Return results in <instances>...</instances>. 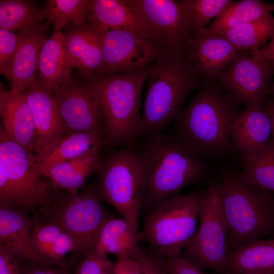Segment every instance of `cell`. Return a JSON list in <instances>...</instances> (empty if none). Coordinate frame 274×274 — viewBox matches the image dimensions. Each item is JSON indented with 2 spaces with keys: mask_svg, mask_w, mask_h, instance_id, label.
Here are the masks:
<instances>
[{
  "mask_svg": "<svg viewBox=\"0 0 274 274\" xmlns=\"http://www.w3.org/2000/svg\"><path fill=\"white\" fill-rule=\"evenodd\" d=\"M140 167L142 207L153 210L203 176V158L175 135L145 136L134 150Z\"/></svg>",
  "mask_w": 274,
  "mask_h": 274,
  "instance_id": "cell-1",
  "label": "cell"
},
{
  "mask_svg": "<svg viewBox=\"0 0 274 274\" xmlns=\"http://www.w3.org/2000/svg\"><path fill=\"white\" fill-rule=\"evenodd\" d=\"M239 104L216 81H206L175 119V136L201 157L226 152Z\"/></svg>",
  "mask_w": 274,
  "mask_h": 274,
  "instance_id": "cell-2",
  "label": "cell"
},
{
  "mask_svg": "<svg viewBox=\"0 0 274 274\" xmlns=\"http://www.w3.org/2000/svg\"><path fill=\"white\" fill-rule=\"evenodd\" d=\"M149 65L130 73L96 76L84 80L100 111L105 145L132 147L141 136L140 101Z\"/></svg>",
  "mask_w": 274,
  "mask_h": 274,
  "instance_id": "cell-3",
  "label": "cell"
},
{
  "mask_svg": "<svg viewBox=\"0 0 274 274\" xmlns=\"http://www.w3.org/2000/svg\"><path fill=\"white\" fill-rule=\"evenodd\" d=\"M183 56L166 52L151 65L141 116V136L158 132L175 120L187 96L205 82Z\"/></svg>",
  "mask_w": 274,
  "mask_h": 274,
  "instance_id": "cell-4",
  "label": "cell"
},
{
  "mask_svg": "<svg viewBox=\"0 0 274 274\" xmlns=\"http://www.w3.org/2000/svg\"><path fill=\"white\" fill-rule=\"evenodd\" d=\"M228 248L274 236V194L227 176L218 184Z\"/></svg>",
  "mask_w": 274,
  "mask_h": 274,
  "instance_id": "cell-5",
  "label": "cell"
},
{
  "mask_svg": "<svg viewBox=\"0 0 274 274\" xmlns=\"http://www.w3.org/2000/svg\"><path fill=\"white\" fill-rule=\"evenodd\" d=\"M101 201L96 184H90L77 192L57 189L52 202L39 210L45 221L56 224L72 237L74 261L94 252L105 224L114 217Z\"/></svg>",
  "mask_w": 274,
  "mask_h": 274,
  "instance_id": "cell-6",
  "label": "cell"
},
{
  "mask_svg": "<svg viewBox=\"0 0 274 274\" xmlns=\"http://www.w3.org/2000/svg\"><path fill=\"white\" fill-rule=\"evenodd\" d=\"M35 155L13 141L0 127V206L35 212L49 206L57 189L34 168Z\"/></svg>",
  "mask_w": 274,
  "mask_h": 274,
  "instance_id": "cell-7",
  "label": "cell"
},
{
  "mask_svg": "<svg viewBox=\"0 0 274 274\" xmlns=\"http://www.w3.org/2000/svg\"><path fill=\"white\" fill-rule=\"evenodd\" d=\"M202 194H177L166 199L145 218L139 242L165 259L179 255L196 230Z\"/></svg>",
  "mask_w": 274,
  "mask_h": 274,
  "instance_id": "cell-8",
  "label": "cell"
},
{
  "mask_svg": "<svg viewBox=\"0 0 274 274\" xmlns=\"http://www.w3.org/2000/svg\"><path fill=\"white\" fill-rule=\"evenodd\" d=\"M97 173L96 187L101 201L111 205L123 218L139 227L142 207L141 176L132 147L114 150L101 158Z\"/></svg>",
  "mask_w": 274,
  "mask_h": 274,
  "instance_id": "cell-9",
  "label": "cell"
},
{
  "mask_svg": "<svg viewBox=\"0 0 274 274\" xmlns=\"http://www.w3.org/2000/svg\"><path fill=\"white\" fill-rule=\"evenodd\" d=\"M227 237L218 184L213 183L203 192L196 230L179 256L200 270L228 274Z\"/></svg>",
  "mask_w": 274,
  "mask_h": 274,
  "instance_id": "cell-10",
  "label": "cell"
},
{
  "mask_svg": "<svg viewBox=\"0 0 274 274\" xmlns=\"http://www.w3.org/2000/svg\"><path fill=\"white\" fill-rule=\"evenodd\" d=\"M100 39L102 58L100 76L138 71L168 52L155 40L128 30L110 29Z\"/></svg>",
  "mask_w": 274,
  "mask_h": 274,
  "instance_id": "cell-11",
  "label": "cell"
},
{
  "mask_svg": "<svg viewBox=\"0 0 274 274\" xmlns=\"http://www.w3.org/2000/svg\"><path fill=\"white\" fill-rule=\"evenodd\" d=\"M271 62L238 51L216 82L239 105L262 104L273 80Z\"/></svg>",
  "mask_w": 274,
  "mask_h": 274,
  "instance_id": "cell-12",
  "label": "cell"
},
{
  "mask_svg": "<svg viewBox=\"0 0 274 274\" xmlns=\"http://www.w3.org/2000/svg\"><path fill=\"white\" fill-rule=\"evenodd\" d=\"M128 2L148 26L153 39L168 53L183 56L192 33L180 0Z\"/></svg>",
  "mask_w": 274,
  "mask_h": 274,
  "instance_id": "cell-13",
  "label": "cell"
},
{
  "mask_svg": "<svg viewBox=\"0 0 274 274\" xmlns=\"http://www.w3.org/2000/svg\"><path fill=\"white\" fill-rule=\"evenodd\" d=\"M52 93L66 135L92 132L104 136L100 110L84 80L72 75Z\"/></svg>",
  "mask_w": 274,
  "mask_h": 274,
  "instance_id": "cell-14",
  "label": "cell"
},
{
  "mask_svg": "<svg viewBox=\"0 0 274 274\" xmlns=\"http://www.w3.org/2000/svg\"><path fill=\"white\" fill-rule=\"evenodd\" d=\"M237 52L224 37L206 27L192 33L183 57L204 80L216 81Z\"/></svg>",
  "mask_w": 274,
  "mask_h": 274,
  "instance_id": "cell-15",
  "label": "cell"
},
{
  "mask_svg": "<svg viewBox=\"0 0 274 274\" xmlns=\"http://www.w3.org/2000/svg\"><path fill=\"white\" fill-rule=\"evenodd\" d=\"M49 24L19 31L20 40L14 56L4 74L13 93L23 92L36 80L42 47L46 40Z\"/></svg>",
  "mask_w": 274,
  "mask_h": 274,
  "instance_id": "cell-16",
  "label": "cell"
},
{
  "mask_svg": "<svg viewBox=\"0 0 274 274\" xmlns=\"http://www.w3.org/2000/svg\"><path fill=\"white\" fill-rule=\"evenodd\" d=\"M23 93L33 116L36 154L66 135V130L51 92L42 88L35 81Z\"/></svg>",
  "mask_w": 274,
  "mask_h": 274,
  "instance_id": "cell-17",
  "label": "cell"
},
{
  "mask_svg": "<svg viewBox=\"0 0 274 274\" xmlns=\"http://www.w3.org/2000/svg\"><path fill=\"white\" fill-rule=\"evenodd\" d=\"M36 221L27 211L0 206V246L20 261L53 264L43 259L32 245L31 232Z\"/></svg>",
  "mask_w": 274,
  "mask_h": 274,
  "instance_id": "cell-18",
  "label": "cell"
},
{
  "mask_svg": "<svg viewBox=\"0 0 274 274\" xmlns=\"http://www.w3.org/2000/svg\"><path fill=\"white\" fill-rule=\"evenodd\" d=\"M0 114L1 125L8 136L27 152L33 154L36 128L31 110L23 92L6 90L1 83Z\"/></svg>",
  "mask_w": 274,
  "mask_h": 274,
  "instance_id": "cell-19",
  "label": "cell"
},
{
  "mask_svg": "<svg viewBox=\"0 0 274 274\" xmlns=\"http://www.w3.org/2000/svg\"><path fill=\"white\" fill-rule=\"evenodd\" d=\"M62 32L66 48L76 76L84 80L100 76L102 50L100 37L88 25H67Z\"/></svg>",
  "mask_w": 274,
  "mask_h": 274,
  "instance_id": "cell-20",
  "label": "cell"
},
{
  "mask_svg": "<svg viewBox=\"0 0 274 274\" xmlns=\"http://www.w3.org/2000/svg\"><path fill=\"white\" fill-rule=\"evenodd\" d=\"M87 25L99 37L110 29H123L153 39L148 26L128 0H93Z\"/></svg>",
  "mask_w": 274,
  "mask_h": 274,
  "instance_id": "cell-21",
  "label": "cell"
},
{
  "mask_svg": "<svg viewBox=\"0 0 274 274\" xmlns=\"http://www.w3.org/2000/svg\"><path fill=\"white\" fill-rule=\"evenodd\" d=\"M231 136L242 156L260 149L273 138L271 121L262 104L246 107L237 113L232 124Z\"/></svg>",
  "mask_w": 274,
  "mask_h": 274,
  "instance_id": "cell-22",
  "label": "cell"
},
{
  "mask_svg": "<svg viewBox=\"0 0 274 274\" xmlns=\"http://www.w3.org/2000/svg\"><path fill=\"white\" fill-rule=\"evenodd\" d=\"M73 67L62 32L54 30L42 47L36 81L42 88L52 92L67 81Z\"/></svg>",
  "mask_w": 274,
  "mask_h": 274,
  "instance_id": "cell-23",
  "label": "cell"
},
{
  "mask_svg": "<svg viewBox=\"0 0 274 274\" xmlns=\"http://www.w3.org/2000/svg\"><path fill=\"white\" fill-rule=\"evenodd\" d=\"M102 146H96L82 154L59 163L45 174L54 188L77 192L85 186L87 179L97 173L101 163Z\"/></svg>",
  "mask_w": 274,
  "mask_h": 274,
  "instance_id": "cell-24",
  "label": "cell"
},
{
  "mask_svg": "<svg viewBox=\"0 0 274 274\" xmlns=\"http://www.w3.org/2000/svg\"><path fill=\"white\" fill-rule=\"evenodd\" d=\"M105 145L104 136L92 132L69 134L35 154V169L42 176L53 166L77 157L93 147Z\"/></svg>",
  "mask_w": 274,
  "mask_h": 274,
  "instance_id": "cell-25",
  "label": "cell"
},
{
  "mask_svg": "<svg viewBox=\"0 0 274 274\" xmlns=\"http://www.w3.org/2000/svg\"><path fill=\"white\" fill-rule=\"evenodd\" d=\"M138 227L126 218H111L101 230L94 252L126 255L137 260L143 251L139 245Z\"/></svg>",
  "mask_w": 274,
  "mask_h": 274,
  "instance_id": "cell-26",
  "label": "cell"
},
{
  "mask_svg": "<svg viewBox=\"0 0 274 274\" xmlns=\"http://www.w3.org/2000/svg\"><path fill=\"white\" fill-rule=\"evenodd\" d=\"M228 273L274 270V238L260 239L248 245L228 248Z\"/></svg>",
  "mask_w": 274,
  "mask_h": 274,
  "instance_id": "cell-27",
  "label": "cell"
},
{
  "mask_svg": "<svg viewBox=\"0 0 274 274\" xmlns=\"http://www.w3.org/2000/svg\"><path fill=\"white\" fill-rule=\"evenodd\" d=\"M235 176L245 183L274 194V138L260 149L242 156V169Z\"/></svg>",
  "mask_w": 274,
  "mask_h": 274,
  "instance_id": "cell-28",
  "label": "cell"
},
{
  "mask_svg": "<svg viewBox=\"0 0 274 274\" xmlns=\"http://www.w3.org/2000/svg\"><path fill=\"white\" fill-rule=\"evenodd\" d=\"M238 51H254L264 47L274 35L272 14L248 22L219 33Z\"/></svg>",
  "mask_w": 274,
  "mask_h": 274,
  "instance_id": "cell-29",
  "label": "cell"
},
{
  "mask_svg": "<svg viewBox=\"0 0 274 274\" xmlns=\"http://www.w3.org/2000/svg\"><path fill=\"white\" fill-rule=\"evenodd\" d=\"M272 12H274V3L261 0L233 1L207 28L212 32L220 33L240 24L259 19Z\"/></svg>",
  "mask_w": 274,
  "mask_h": 274,
  "instance_id": "cell-30",
  "label": "cell"
},
{
  "mask_svg": "<svg viewBox=\"0 0 274 274\" xmlns=\"http://www.w3.org/2000/svg\"><path fill=\"white\" fill-rule=\"evenodd\" d=\"M45 18V10L35 1H0V28L19 31L37 26Z\"/></svg>",
  "mask_w": 274,
  "mask_h": 274,
  "instance_id": "cell-31",
  "label": "cell"
},
{
  "mask_svg": "<svg viewBox=\"0 0 274 274\" xmlns=\"http://www.w3.org/2000/svg\"><path fill=\"white\" fill-rule=\"evenodd\" d=\"M93 0H47L44 9L47 22L54 30L61 31L67 25H87L91 16Z\"/></svg>",
  "mask_w": 274,
  "mask_h": 274,
  "instance_id": "cell-32",
  "label": "cell"
},
{
  "mask_svg": "<svg viewBox=\"0 0 274 274\" xmlns=\"http://www.w3.org/2000/svg\"><path fill=\"white\" fill-rule=\"evenodd\" d=\"M232 0H180L193 33L207 27L232 3Z\"/></svg>",
  "mask_w": 274,
  "mask_h": 274,
  "instance_id": "cell-33",
  "label": "cell"
},
{
  "mask_svg": "<svg viewBox=\"0 0 274 274\" xmlns=\"http://www.w3.org/2000/svg\"><path fill=\"white\" fill-rule=\"evenodd\" d=\"M62 231L58 226L52 222L45 221L40 224L37 220L30 238L34 249L43 259H44L50 247Z\"/></svg>",
  "mask_w": 274,
  "mask_h": 274,
  "instance_id": "cell-34",
  "label": "cell"
},
{
  "mask_svg": "<svg viewBox=\"0 0 274 274\" xmlns=\"http://www.w3.org/2000/svg\"><path fill=\"white\" fill-rule=\"evenodd\" d=\"M78 261L75 274H113L115 263L106 255L93 252Z\"/></svg>",
  "mask_w": 274,
  "mask_h": 274,
  "instance_id": "cell-35",
  "label": "cell"
},
{
  "mask_svg": "<svg viewBox=\"0 0 274 274\" xmlns=\"http://www.w3.org/2000/svg\"><path fill=\"white\" fill-rule=\"evenodd\" d=\"M75 250V243L72 237L62 231L51 245L44 259L49 262L61 266H67L66 255Z\"/></svg>",
  "mask_w": 274,
  "mask_h": 274,
  "instance_id": "cell-36",
  "label": "cell"
},
{
  "mask_svg": "<svg viewBox=\"0 0 274 274\" xmlns=\"http://www.w3.org/2000/svg\"><path fill=\"white\" fill-rule=\"evenodd\" d=\"M20 36L18 32L0 28V73L4 75L17 49Z\"/></svg>",
  "mask_w": 274,
  "mask_h": 274,
  "instance_id": "cell-37",
  "label": "cell"
},
{
  "mask_svg": "<svg viewBox=\"0 0 274 274\" xmlns=\"http://www.w3.org/2000/svg\"><path fill=\"white\" fill-rule=\"evenodd\" d=\"M141 265L143 274H169L165 263V259L152 250H143L137 260Z\"/></svg>",
  "mask_w": 274,
  "mask_h": 274,
  "instance_id": "cell-38",
  "label": "cell"
},
{
  "mask_svg": "<svg viewBox=\"0 0 274 274\" xmlns=\"http://www.w3.org/2000/svg\"><path fill=\"white\" fill-rule=\"evenodd\" d=\"M19 274H72L68 266L44 265L30 260L20 261Z\"/></svg>",
  "mask_w": 274,
  "mask_h": 274,
  "instance_id": "cell-39",
  "label": "cell"
},
{
  "mask_svg": "<svg viewBox=\"0 0 274 274\" xmlns=\"http://www.w3.org/2000/svg\"><path fill=\"white\" fill-rule=\"evenodd\" d=\"M165 259L169 274H206L179 255Z\"/></svg>",
  "mask_w": 274,
  "mask_h": 274,
  "instance_id": "cell-40",
  "label": "cell"
},
{
  "mask_svg": "<svg viewBox=\"0 0 274 274\" xmlns=\"http://www.w3.org/2000/svg\"><path fill=\"white\" fill-rule=\"evenodd\" d=\"M113 274H143L140 262L126 255L118 256Z\"/></svg>",
  "mask_w": 274,
  "mask_h": 274,
  "instance_id": "cell-41",
  "label": "cell"
},
{
  "mask_svg": "<svg viewBox=\"0 0 274 274\" xmlns=\"http://www.w3.org/2000/svg\"><path fill=\"white\" fill-rule=\"evenodd\" d=\"M20 260L0 246V274H19Z\"/></svg>",
  "mask_w": 274,
  "mask_h": 274,
  "instance_id": "cell-42",
  "label": "cell"
},
{
  "mask_svg": "<svg viewBox=\"0 0 274 274\" xmlns=\"http://www.w3.org/2000/svg\"><path fill=\"white\" fill-rule=\"evenodd\" d=\"M248 52L257 58L274 62V35L269 42L264 47L258 50Z\"/></svg>",
  "mask_w": 274,
  "mask_h": 274,
  "instance_id": "cell-43",
  "label": "cell"
},
{
  "mask_svg": "<svg viewBox=\"0 0 274 274\" xmlns=\"http://www.w3.org/2000/svg\"><path fill=\"white\" fill-rule=\"evenodd\" d=\"M262 107L270 119L274 138V101L267 96L262 103Z\"/></svg>",
  "mask_w": 274,
  "mask_h": 274,
  "instance_id": "cell-44",
  "label": "cell"
},
{
  "mask_svg": "<svg viewBox=\"0 0 274 274\" xmlns=\"http://www.w3.org/2000/svg\"><path fill=\"white\" fill-rule=\"evenodd\" d=\"M228 274H274V270H249L239 273Z\"/></svg>",
  "mask_w": 274,
  "mask_h": 274,
  "instance_id": "cell-45",
  "label": "cell"
},
{
  "mask_svg": "<svg viewBox=\"0 0 274 274\" xmlns=\"http://www.w3.org/2000/svg\"><path fill=\"white\" fill-rule=\"evenodd\" d=\"M272 68H273V80L272 82V84L270 87V88L269 89V91L268 92L267 97L271 98L272 100L274 101V62H271Z\"/></svg>",
  "mask_w": 274,
  "mask_h": 274,
  "instance_id": "cell-46",
  "label": "cell"
},
{
  "mask_svg": "<svg viewBox=\"0 0 274 274\" xmlns=\"http://www.w3.org/2000/svg\"></svg>",
  "mask_w": 274,
  "mask_h": 274,
  "instance_id": "cell-47",
  "label": "cell"
}]
</instances>
